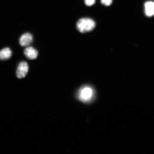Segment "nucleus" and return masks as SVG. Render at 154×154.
<instances>
[{"instance_id": "nucleus-8", "label": "nucleus", "mask_w": 154, "mask_h": 154, "mask_svg": "<svg viewBox=\"0 0 154 154\" xmlns=\"http://www.w3.org/2000/svg\"><path fill=\"white\" fill-rule=\"evenodd\" d=\"M102 4L106 6L110 5L112 3V0H101Z\"/></svg>"}, {"instance_id": "nucleus-3", "label": "nucleus", "mask_w": 154, "mask_h": 154, "mask_svg": "<svg viewBox=\"0 0 154 154\" xmlns=\"http://www.w3.org/2000/svg\"><path fill=\"white\" fill-rule=\"evenodd\" d=\"M33 41V36L31 34L26 33L23 34L19 39V43L22 47L30 45Z\"/></svg>"}, {"instance_id": "nucleus-6", "label": "nucleus", "mask_w": 154, "mask_h": 154, "mask_svg": "<svg viewBox=\"0 0 154 154\" xmlns=\"http://www.w3.org/2000/svg\"><path fill=\"white\" fill-rule=\"evenodd\" d=\"M12 51L8 48H5L0 51V59L5 60L8 59L11 57Z\"/></svg>"}, {"instance_id": "nucleus-4", "label": "nucleus", "mask_w": 154, "mask_h": 154, "mask_svg": "<svg viewBox=\"0 0 154 154\" xmlns=\"http://www.w3.org/2000/svg\"><path fill=\"white\" fill-rule=\"evenodd\" d=\"M24 54L26 57L30 60L36 59L38 55V51L31 47L26 48L24 50Z\"/></svg>"}, {"instance_id": "nucleus-5", "label": "nucleus", "mask_w": 154, "mask_h": 154, "mask_svg": "<svg viewBox=\"0 0 154 154\" xmlns=\"http://www.w3.org/2000/svg\"><path fill=\"white\" fill-rule=\"evenodd\" d=\"M144 11L148 17H152L154 15V2L148 1L144 4Z\"/></svg>"}, {"instance_id": "nucleus-7", "label": "nucleus", "mask_w": 154, "mask_h": 154, "mask_svg": "<svg viewBox=\"0 0 154 154\" xmlns=\"http://www.w3.org/2000/svg\"><path fill=\"white\" fill-rule=\"evenodd\" d=\"M92 94L91 88H84L82 92V96L84 99L88 100L92 97Z\"/></svg>"}, {"instance_id": "nucleus-9", "label": "nucleus", "mask_w": 154, "mask_h": 154, "mask_svg": "<svg viewBox=\"0 0 154 154\" xmlns=\"http://www.w3.org/2000/svg\"><path fill=\"white\" fill-rule=\"evenodd\" d=\"M95 0H85V4L88 6H91L94 4L95 3Z\"/></svg>"}, {"instance_id": "nucleus-2", "label": "nucleus", "mask_w": 154, "mask_h": 154, "mask_svg": "<svg viewBox=\"0 0 154 154\" xmlns=\"http://www.w3.org/2000/svg\"><path fill=\"white\" fill-rule=\"evenodd\" d=\"M29 66L28 63L22 61L19 63L17 69L16 75L19 79H22L26 76L28 72Z\"/></svg>"}, {"instance_id": "nucleus-1", "label": "nucleus", "mask_w": 154, "mask_h": 154, "mask_svg": "<svg viewBox=\"0 0 154 154\" xmlns=\"http://www.w3.org/2000/svg\"><path fill=\"white\" fill-rule=\"evenodd\" d=\"M95 26V23L92 19L83 18L79 20L76 24V28L82 33L91 31Z\"/></svg>"}]
</instances>
